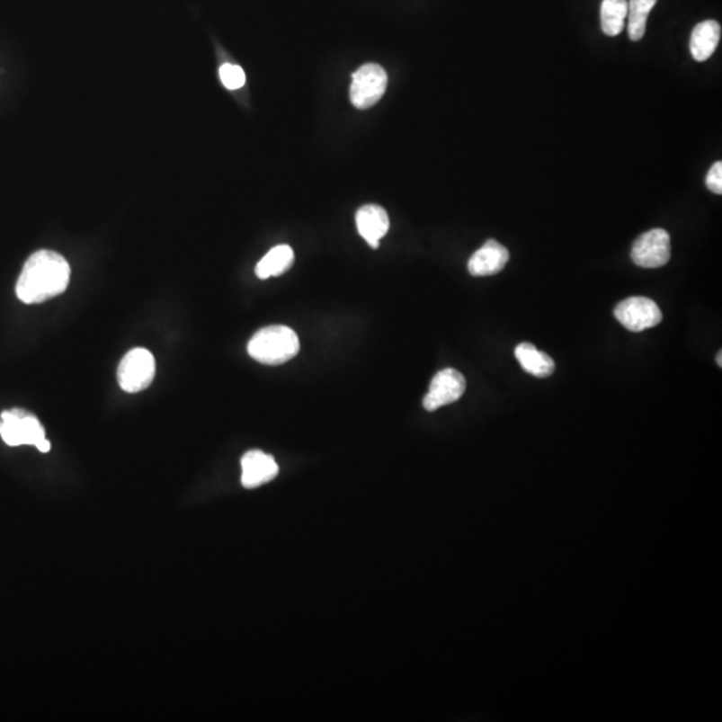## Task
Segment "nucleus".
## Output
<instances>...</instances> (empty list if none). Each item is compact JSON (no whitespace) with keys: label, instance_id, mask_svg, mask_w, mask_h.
<instances>
[{"label":"nucleus","instance_id":"f8f14e48","mask_svg":"<svg viewBox=\"0 0 722 722\" xmlns=\"http://www.w3.org/2000/svg\"><path fill=\"white\" fill-rule=\"evenodd\" d=\"M721 38V26L716 21L697 24L691 32V52L697 62H705L718 49Z\"/></svg>","mask_w":722,"mask_h":722},{"label":"nucleus","instance_id":"a211bd4d","mask_svg":"<svg viewBox=\"0 0 722 722\" xmlns=\"http://www.w3.org/2000/svg\"><path fill=\"white\" fill-rule=\"evenodd\" d=\"M707 186L710 192L722 194V162L718 161L710 167L707 175Z\"/></svg>","mask_w":722,"mask_h":722},{"label":"nucleus","instance_id":"9d476101","mask_svg":"<svg viewBox=\"0 0 722 722\" xmlns=\"http://www.w3.org/2000/svg\"><path fill=\"white\" fill-rule=\"evenodd\" d=\"M507 248L495 240H488L468 261V272L475 277L493 276L504 271L509 263Z\"/></svg>","mask_w":722,"mask_h":722},{"label":"nucleus","instance_id":"9b49d317","mask_svg":"<svg viewBox=\"0 0 722 722\" xmlns=\"http://www.w3.org/2000/svg\"><path fill=\"white\" fill-rule=\"evenodd\" d=\"M356 225L359 235L370 244V248H379L381 238L389 229L387 211L379 205H365L356 213Z\"/></svg>","mask_w":722,"mask_h":722},{"label":"nucleus","instance_id":"f3484780","mask_svg":"<svg viewBox=\"0 0 722 722\" xmlns=\"http://www.w3.org/2000/svg\"><path fill=\"white\" fill-rule=\"evenodd\" d=\"M219 78L227 90H238L245 85L246 76L240 66L225 63L219 68Z\"/></svg>","mask_w":722,"mask_h":722},{"label":"nucleus","instance_id":"7ed1b4c3","mask_svg":"<svg viewBox=\"0 0 722 722\" xmlns=\"http://www.w3.org/2000/svg\"><path fill=\"white\" fill-rule=\"evenodd\" d=\"M0 436L11 447L31 444L40 452H49L51 450L50 441L46 439L45 428L40 420L21 408L2 413Z\"/></svg>","mask_w":722,"mask_h":722},{"label":"nucleus","instance_id":"423d86ee","mask_svg":"<svg viewBox=\"0 0 722 722\" xmlns=\"http://www.w3.org/2000/svg\"><path fill=\"white\" fill-rule=\"evenodd\" d=\"M671 236L666 230L653 229L637 238L631 258L641 268H661L671 260Z\"/></svg>","mask_w":722,"mask_h":722},{"label":"nucleus","instance_id":"f03ea898","mask_svg":"<svg viewBox=\"0 0 722 722\" xmlns=\"http://www.w3.org/2000/svg\"><path fill=\"white\" fill-rule=\"evenodd\" d=\"M300 342L293 329L285 325H271L260 329L248 344L252 359L266 365H280L295 358Z\"/></svg>","mask_w":722,"mask_h":722},{"label":"nucleus","instance_id":"f257e3e1","mask_svg":"<svg viewBox=\"0 0 722 722\" xmlns=\"http://www.w3.org/2000/svg\"><path fill=\"white\" fill-rule=\"evenodd\" d=\"M70 274V265L57 252H35L22 269L16 295L24 304L45 303L67 290Z\"/></svg>","mask_w":722,"mask_h":722},{"label":"nucleus","instance_id":"ddd939ff","mask_svg":"<svg viewBox=\"0 0 722 722\" xmlns=\"http://www.w3.org/2000/svg\"><path fill=\"white\" fill-rule=\"evenodd\" d=\"M515 356L519 364L530 375L537 378H548L556 370V362L548 355L540 352L530 343H521L515 348Z\"/></svg>","mask_w":722,"mask_h":722},{"label":"nucleus","instance_id":"0eeeda50","mask_svg":"<svg viewBox=\"0 0 722 722\" xmlns=\"http://www.w3.org/2000/svg\"><path fill=\"white\" fill-rule=\"evenodd\" d=\"M617 320L631 332L653 328L663 321L660 307L647 298H628L614 310Z\"/></svg>","mask_w":722,"mask_h":722},{"label":"nucleus","instance_id":"39448f33","mask_svg":"<svg viewBox=\"0 0 722 722\" xmlns=\"http://www.w3.org/2000/svg\"><path fill=\"white\" fill-rule=\"evenodd\" d=\"M388 76L386 70L376 63L361 66L352 76L350 98L353 106L365 110L375 106L386 93Z\"/></svg>","mask_w":722,"mask_h":722},{"label":"nucleus","instance_id":"4468645a","mask_svg":"<svg viewBox=\"0 0 722 722\" xmlns=\"http://www.w3.org/2000/svg\"><path fill=\"white\" fill-rule=\"evenodd\" d=\"M293 261H295V254L290 245L274 246L257 263V277L265 280L272 276H281L292 266Z\"/></svg>","mask_w":722,"mask_h":722},{"label":"nucleus","instance_id":"1a4fd4ad","mask_svg":"<svg viewBox=\"0 0 722 722\" xmlns=\"http://www.w3.org/2000/svg\"><path fill=\"white\" fill-rule=\"evenodd\" d=\"M241 467H243L241 483L245 488L260 487L279 475V466L274 458L258 450L246 452L241 459Z\"/></svg>","mask_w":722,"mask_h":722},{"label":"nucleus","instance_id":"6e6552de","mask_svg":"<svg viewBox=\"0 0 722 722\" xmlns=\"http://www.w3.org/2000/svg\"><path fill=\"white\" fill-rule=\"evenodd\" d=\"M466 391V379L459 370L447 368L433 376L430 391L423 400L427 411H436L458 402Z\"/></svg>","mask_w":722,"mask_h":722},{"label":"nucleus","instance_id":"6ab92c4d","mask_svg":"<svg viewBox=\"0 0 722 722\" xmlns=\"http://www.w3.org/2000/svg\"><path fill=\"white\" fill-rule=\"evenodd\" d=\"M716 361H718V367H722V352H721V351H720V352H718V358H716Z\"/></svg>","mask_w":722,"mask_h":722},{"label":"nucleus","instance_id":"dca6fc26","mask_svg":"<svg viewBox=\"0 0 722 722\" xmlns=\"http://www.w3.org/2000/svg\"><path fill=\"white\" fill-rule=\"evenodd\" d=\"M657 0H630L628 3V37L631 40H641L646 31V22L650 11Z\"/></svg>","mask_w":722,"mask_h":722},{"label":"nucleus","instance_id":"2eb2a0df","mask_svg":"<svg viewBox=\"0 0 722 722\" xmlns=\"http://www.w3.org/2000/svg\"><path fill=\"white\" fill-rule=\"evenodd\" d=\"M628 18V2L626 0H603L601 5V26L609 37H617L625 27Z\"/></svg>","mask_w":722,"mask_h":722},{"label":"nucleus","instance_id":"20e7f679","mask_svg":"<svg viewBox=\"0 0 722 722\" xmlns=\"http://www.w3.org/2000/svg\"><path fill=\"white\" fill-rule=\"evenodd\" d=\"M118 383L128 394L144 391L155 380L156 359L145 348H134L126 353L118 367Z\"/></svg>","mask_w":722,"mask_h":722}]
</instances>
